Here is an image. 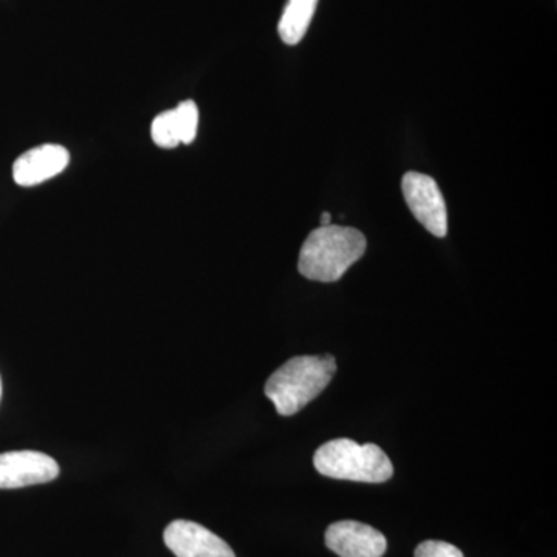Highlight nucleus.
I'll list each match as a JSON object with an SVG mask.
<instances>
[{"label": "nucleus", "mask_w": 557, "mask_h": 557, "mask_svg": "<svg viewBox=\"0 0 557 557\" xmlns=\"http://www.w3.org/2000/svg\"><path fill=\"white\" fill-rule=\"evenodd\" d=\"M368 240L361 231L347 226H321L311 231L300 248L298 269L304 277L336 282L364 256Z\"/></svg>", "instance_id": "1"}, {"label": "nucleus", "mask_w": 557, "mask_h": 557, "mask_svg": "<svg viewBox=\"0 0 557 557\" xmlns=\"http://www.w3.org/2000/svg\"><path fill=\"white\" fill-rule=\"evenodd\" d=\"M335 372L336 361L332 355L295 357L270 376L265 395L278 416H295L329 386Z\"/></svg>", "instance_id": "2"}, {"label": "nucleus", "mask_w": 557, "mask_h": 557, "mask_svg": "<svg viewBox=\"0 0 557 557\" xmlns=\"http://www.w3.org/2000/svg\"><path fill=\"white\" fill-rule=\"evenodd\" d=\"M319 474L330 479L362 483H384L394 475V465L380 446L358 445L354 440L338 438L325 443L313 458Z\"/></svg>", "instance_id": "3"}, {"label": "nucleus", "mask_w": 557, "mask_h": 557, "mask_svg": "<svg viewBox=\"0 0 557 557\" xmlns=\"http://www.w3.org/2000/svg\"><path fill=\"white\" fill-rule=\"evenodd\" d=\"M406 203L413 218L435 237L448 234V209L437 182L420 172H408L401 180Z\"/></svg>", "instance_id": "4"}, {"label": "nucleus", "mask_w": 557, "mask_h": 557, "mask_svg": "<svg viewBox=\"0 0 557 557\" xmlns=\"http://www.w3.org/2000/svg\"><path fill=\"white\" fill-rule=\"evenodd\" d=\"M60 475L57 460L38 450L0 454V490L39 485Z\"/></svg>", "instance_id": "5"}, {"label": "nucleus", "mask_w": 557, "mask_h": 557, "mask_svg": "<svg viewBox=\"0 0 557 557\" xmlns=\"http://www.w3.org/2000/svg\"><path fill=\"white\" fill-rule=\"evenodd\" d=\"M163 537L177 557H236L223 539L190 520H174L164 530Z\"/></svg>", "instance_id": "6"}, {"label": "nucleus", "mask_w": 557, "mask_h": 557, "mask_svg": "<svg viewBox=\"0 0 557 557\" xmlns=\"http://www.w3.org/2000/svg\"><path fill=\"white\" fill-rule=\"evenodd\" d=\"M325 544L339 557H383L387 549L383 533L355 520H341L330 525Z\"/></svg>", "instance_id": "7"}, {"label": "nucleus", "mask_w": 557, "mask_h": 557, "mask_svg": "<svg viewBox=\"0 0 557 557\" xmlns=\"http://www.w3.org/2000/svg\"><path fill=\"white\" fill-rule=\"evenodd\" d=\"M69 163L70 153L64 146H36L14 161L13 178L16 185L24 188L42 185L67 170Z\"/></svg>", "instance_id": "8"}, {"label": "nucleus", "mask_w": 557, "mask_h": 557, "mask_svg": "<svg viewBox=\"0 0 557 557\" xmlns=\"http://www.w3.org/2000/svg\"><path fill=\"white\" fill-rule=\"evenodd\" d=\"M199 129V108L194 101L180 102L177 108L160 113L152 121L150 135L159 148L174 149L190 145Z\"/></svg>", "instance_id": "9"}, {"label": "nucleus", "mask_w": 557, "mask_h": 557, "mask_svg": "<svg viewBox=\"0 0 557 557\" xmlns=\"http://www.w3.org/2000/svg\"><path fill=\"white\" fill-rule=\"evenodd\" d=\"M318 0H288L284 14L278 21V36L287 46H296L309 30Z\"/></svg>", "instance_id": "10"}, {"label": "nucleus", "mask_w": 557, "mask_h": 557, "mask_svg": "<svg viewBox=\"0 0 557 557\" xmlns=\"http://www.w3.org/2000/svg\"><path fill=\"white\" fill-rule=\"evenodd\" d=\"M416 557H465L454 545L442 541H426L418 545Z\"/></svg>", "instance_id": "11"}, {"label": "nucleus", "mask_w": 557, "mask_h": 557, "mask_svg": "<svg viewBox=\"0 0 557 557\" xmlns=\"http://www.w3.org/2000/svg\"><path fill=\"white\" fill-rule=\"evenodd\" d=\"M329 225H332V215H330L329 212H324V214L321 215V226Z\"/></svg>", "instance_id": "12"}, {"label": "nucleus", "mask_w": 557, "mask_h": 557, "mask_svg": "<svg viewBox=\"0 0 557 557\" xmlns=\"http://www.w3.org/2000/svg\"><path fill=\"white\" fill-rule=\"evenodd\" d=\"M0 397H2V381H0Z\"/></svg>", "instance_id": "13"}]
</instances>
